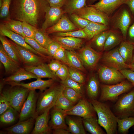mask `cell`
I'll return each instance as SVG.
<instances>
[{"label": "cell", "mask_w": 134, "mask_h": 134, "mask_svg": "<svg viewBox=\"0 0 134 134\" xmlns=\"http://www.w3.org/2000/svg\"><path fill=\"white\" fill-rule=\"evenodd\" d=\"M24 33L26 37L34 39L35 27L24 22H22Z\"/></svg>", "instance_id": "cell-48"}, {"label": "cell", "mask_w": 134, "mask_h": 134, "mask_svg": "<svg viewBox=\"0 0 134 134\" xmlns=\"http://www.w3.org/2000/svg\"><path fill=\"white\" fill-rule=\"evenodd\" d=\"M62 91L58 97L53 107L64 111L68 110L72 108L75 105L64 95Z\"/></svg>", "instance_id": "cell-38"}, {"label": "cell", "mask_w": 134, "mask_h": 134, "mask_svg": "<svg viewBox=\"0 0 134 134\" xmlns=\"http://www.w3.org/2000/svg\"><path fill=\"white\" fill-rule=\"evenodd\" d=\"M11 41L14 46L22 63L24 65L36 66L45 63L47 58L37 55L14 42Z\"/></svg>", "instance_id": "cell-13"}, {"label": "cell", "mask_w": 134, "mask_h": 134, "mask_svg": "<svg viewBox=\"0 0 134 134\" xmlns=\"http://www.w3.org/2000/svg\"><path fill=\"white\" fill-rule=\"evenodd\" d=\"M55 74L61 81H64L69 77L68 67L65 64H62Z\"/></svg>", "instance_id": "cell-51"}, {"label": "cell", "mask_w": 134, "mask_h": 134, "mask_svg": "<svg viewBox=\"0 0 134 134\" xmlns=\"http://www.w3.org/2000/svg\"><path fill=\"white\" fill-rule=\"evenodd\" d=\"M24 38L27 43L36 51L44 55L49 56L47 49L41 46L35 39L26 37Z\"/></svg>", "instance_id": "cell-46"}, {"label": "cell", "mask_w": 134, "mask_h": 134, "mask_svg": "<svg viewBox=\"0 0 134 134\" xmlns=\"http://www.w3.org/2000/svg\"><path fill=\"white\" fill-rule=\"evenodd\" d=\"M3 24L10 30L24 37H26L23 32L22 22L18 20L9 19L5 21Z\"/></svg>", "instance_id": "cell-40"}, {"label": "cell", "mask_w": 134, "mask_h": 134, "mask_svg": "<svg viewBox=\"0 0 134 134\" xmlns=\"http://www.w3.org/2000/svg\"><path fill=\"white\" fill-rule=\"evenodd\" d=\"M123 4L127 5L132 14H134V0H124Z\"/></svg>", "instance_id": "cell-57"}, {"label": "cell", "mask_w": 134, "mask_h": 134, "mask_svg": "<svg viewBox=\"0 0 134 134\" xmlns=\"http://www.w3.org/2000/svg\"><path fill=\"white\" fill-rule=\"evenodd\" d=\"M134 86L128 80L115 84H105L100 86L101 94L99 101L103 102L110 100L115 101L120 95L130 91Z\"/></svg>", "instance_id": "cell-4"}, {"label": "cell", "mask_w": 134, "mask_h": 134, "mask_svg": "<svg viewBox=\"0 0 134 134\" xmlns=\"http://www.w3.org/2000/svg\"><path fill=\"white\" fill-rule=\"evenodd\" d=\"M66 115L79 116L83 118L95 117V112L91 102L83 98L71 109L65 111Z\"/></svg>", "instance_id": "cell-10"}, {"label": "cell", "mask_w": 134, "mask_h": 134, "mask_svg": "<svg viewBox=\"0 0 134 134\" xmlns=\"http://www.w3.org/2000/svg\"><path fill=\"white\" fill-rule=\"evenodd\" d=\"M61 83L65 87L71 88L83 96L84 92L83 84L73 80L69 77H68L65 80L61 81Z\"/></svg>", "instance_id": "cell-42"}, {"label": "cell", "mask_w": 134, "mask_h": 134, "mask_svg": "<svg viewBox=\"0 0 134 134\" xmlns=\"http://www.w3.org/2000/svg\"><path fill=\"white\" fill-rule=\"evenodd\" d=\"M0 40L3 48L8 55L14 61L20 65L22 62L16 50L11 41H9L5 36L0 35Z\"/></svg>", "instance_id": "cell-28"}, {"label": "cell", "mask_w": 134, "mask_h": 134, "mask_svg": "<svg viewBox=\"0 0 134 134\" xmlns=\"http://www.w3.org/2000/svg\"><path fill=\"white\" fill-rule=\"evenodd\" d=\"M72 22L79 29H82L91 21L84 19L74 13L71 14Z\"/></svg>", "instance_id": "cell-47"}, {"label": "cell", "mask_w": 134, "mask_h": 134, "mask_svg": "<svg viewBox=\"0 0 134 134\" xmlns=\"http://www.w3.org/2000/svg\"><path fill=\"white\" fill-rule=\"evenodd\" d=\"M61 84L55 83L39 95L36 108L37 116L50 110L54 106L60 94L65 88Z\"/></svg>", "instance_id": "cell-3"}, {"label": "cell", "mask_w": 134, "mask_h": 134, "mask_svg": "<svg viewBox=\"0 0 134 134\" xmlns=\"http://www.w3.org/2000/svg\"><path fill=\"white\" fill-rule=\"evenodd\" d=\"M107 26L102 24L91 22L82 29L86 34L88 39L90 40L100 33L106 31Z\"/></svg>", "instance_id": "cell-30"}, {"label": "cell", "mask_w": 134, "mask_h": 134, "mask_svg": "<svg viewBox=\"0 0 134 134\" xmlns=\"http://www.w3.org/2000/svg\"><path fill=\"white\" fill-rule=\"evenodd\" d=\"M134 63V53L133 55V57L132 59V60L131 63V64H133Z\"/></svg>", "instance_id": "cell-61"}, {"label": "cell", "mask_w": 134, "mask_h": 134, "mask_svg": "<svg viewBox=\"0 0 134 134\" xmlns=\"http://www.w3.org/2000/svg\"><path fill=\"white\" fill-rule=\"evenodd\" d=\"M114 106L116 116L119 119L134 116V89L121 96Z\"/></svg>", "instance_id": "cell-6"}, {"label": "cell", "mask_w": 134, "mask_h": 134, "mask_svg": "<svg viewBox=\"0 0 134 134\" xmlns=\"http://www.w3.org/2000/svg\"><path fill=\"white\" fill-rule=\"evenodd\" d=\"M99 83L97 78L95 76L89 79L86 86V92L90 99H95L98 96Z\"/></svg>", "instance_id": "cell-32"}, {"label": "cell", "mask_w": 134, "mask_h": 134, "mask_svg": "<svg viewBox=\"0 0 134 134\" xmlns=\"http://www.w3.org/2000/svg\"><path fill=\"white\" fill-rule=\"evenodd\" d=\"M30 91L22 86H11L2 90L0 94L6 98L11 106L20 113Z\"/></svg>", "instance_id": "cell-5"}, {"label": "cell", "mask_w": 134, "mask_h": 134, "mask_svg": "<svg viewBox=\"0 0 134 134\" xmlns=\"http://www.w3.org/2000/svg\"><path fill=\"white\" fill-rule=\"evenodd\" d=\"M38 78L32 73L26 70L24 67H20L18 69L10 76L4 78V82H19L21 81L32 78Z\"/></svg>", "instance_id": "cell-26"}, {"label": "cell", "mask_w": 134, "mask_h": 134, "mask_svg": "<svg viewBox=\"0 0 134 134\" xmlns=\"http://www.w3.org/2000/svg\"><path fill=\"white\" fill-rule=\"evenodd\" d=\"M55 36L65 37L70 36L76 38L88 39V37L83 29L67 32H58L54 33Z\"/></svg>", "instance_id": "cell-44"}, {"label": "cell", "mask_w": 134, "mask_h": 134, "mask_svg": "<svg viewBox=\"0 0 134 134\" xmlns=\"http://www.w3.org/2000/svg\"><path fill=\"white\" fill-rule=\"evenodd\" d=\"M50 110L46 111L35 118L34 127L31 134H49L51 133L52 130L48 124Z\"/></svg>", "instance_id": "cell-17"}, {"label": "cell", "mask_w": 134, "mask_h": 134, "mask_svg": "<svg viewBox=\"0 0 134 134\" xmlns=\"http://www.w3.org/2000/svg\"><path fill=\"white\" fill-rule=\"evenodd\" d=\"M0 35L8 37L17 44L30 50L37 55L46 58L48 57L36 51L27 43L24 37L8 29L3 24L0 25Z\"/></svg>", "instance_id": "cell-14"}, {"label": "cell", "mask_w": 134, "mask_h": 134, "mask_svg": "<svg viewBox=\"0 0 134 134\" xmlns=\"http://www.w3.org/2000/svg\"><path fill=\"white\" fill-rule=\"evenodd\" d=\"M35 39L41 46L47 49L53 40L49 37L46 32L41 31L35 28Z\"/></svg>", "instance_id": "cell-39"}, {"label": "cell", "mask_w": 134, "mask_h": 134, "mask_svg": "<svg viewBox=\"0 0 134 134\" xmlns=\"http://www.w3.org/2000/svg\"><path fill=\"white\" fill-rule=\"evenodd\" d=\"M73 13L91 22L102 24L106 26L109 24V18L108 15L89 5L86 6Z\"/></svg>", "instance_id": "cell-7"}, {"label": "cell", "mask_w": 134, "mask_h": 134, "mask_svg": "<svg viewBox=\"0 0 134 134\" xmlns=\"http://www.w3.org/2000/svg\"><path fill=\"white\" fill-rule=\"evenodd\" d=\"M65 52L70 67L84 71L85 70L84 66L78 53L73 50L65 49Z\"/></svg>", "instance_id": "cell-33"}, {"label": "cell", "mask_w": 134, "mask_h": 134, "mask_svg": "<svg viewBox=\"0 0 134 134\" xmlns=\"http://www.w3.org/2000/svg\"><path fill=\"white\" fill-rule=\"evenodd\" d=\"M97 113L98 123L105 130L107 134L117 133V117L111 110L109 106L103 102L95 99H90Z\"/></svg>", "instance_id": "cell-2"}, {"label": "cell", "mask_w": 134, "mask_h": 134, "mask_svg": "<svg viewBox=\"0 0 134 134\" xmlns=\"http://www.w3.org/2000/svg\"><path fill=\"white\" fill-rule=\"evenodd\" d=\"M133 134H134V133Z\"/></svg>", "instance_id": "cell-63"}, {"label": "cell", "mask_w": 134, "mask_h": 134, "mask_svg": "<svg viewBox=\"0 0 134 134\" xmlns=\"http://www.w3.org/2000/svg\"><path fill=\"white\" fill-rule=\"evenodd\" d=\"M119 48L104 53L102 56L101 60L104 65L114 68L119 70L130 68V65L126 64L120 55Z\"/></svg>", "instance_id": "cell-11"}, {"label": "cell", "mask_w": 134, "mask_h": 134, "mask_svg": "<svg viewBox=\"0 0 134 134\" xmlns=\"http://www.w3.org/2000/svg\"><path fill=\"white\" fill-rule=\"evenodd\" d=\"M53 58L70 67L67 58L65 49L62 47L57 51Z\"/></svg>", "instance_id": "cell-49"}, {"label": "cell", "mask_w": 134, "mask_h": 134, "mask_svg": "<svg viewBox=\"0 0 134 134\" xmlns=\"http://www.w3.org/2000/svg\"><path fill=\"white\" fill-rule=\"evenodd\" d=\"M50 6L61 8L65 5L67 0H46Z\"/></svg>", "instance_id": "cell-56"}, {"label": "cell", "mask_w": 134, "mask_h": 134, "mask_svg": "<svg viewBox=\"0 0 134 134\" xmlns=\"http://www.w3.org/2000/svg\"><path fill=\"white\" fill-rule=\"evenodd\" d=\"M61 47L57 42L53 40L47 48L49 56L53 57L57 51Z\"/></svg>", "instance_id": "cell-52"}, {"label": "cell", "mask_w": 134, "mask_h": 134, "mask_svg": "<svg viewBox=\"0 0 134 134\" xmlns=\"http://www.w3.org/2000/svg\"><path fill=\"white\" fill-rule=\"evenodd\" d=\"M24 67L26 70L34 74L38 78H48L56 80L58 77L56 74L50 70L45 63L36 66L24 65Z\"/></svg>", "instance_id": "cell-21"}, {"label": "cell", "mask_w": 134, "mask_h": 134, "mask_svg": "<svg viewBox=\"0 0 134 134\" xmlns=\"http://www.w3.org/2000/svg\"><path fill=\"white\" fill-rule=\"evenodd\" d=\"M131 21L130 14L126 9L123 10L116 19V26L121 30L125 39L126 38L127 31Z\"/></svg>", "instance_id": "cell-27"}, {"label": "cell", "mask_w": 134, "mask_h": 134, "mask_svg": "<svg viewBox=\"0 0 134 134\" xmlns=\"http://www.w3.org/2000/svg\"><path fill=\"white\" fill-rule=\"evenodd\" d=\"M62 92L64 95L75 105L83 97L82 95L73 89L67 87H65Z\"/></svg>", "instance_id": "cell-43"}, {"label": "cell", "mask_w": 134, "mask_h": 134, "mask_svg": "<svg viewBox=\"0 0 134 134\" xmlns=\"http://www.w3.org/2000/svg\"><path fill=\"white\" fill-rule=\"evenodd\" d=\"M65 13L61 8L49 7L45 13V20L42 26L43 31L55 24Z\"/></svg>", "instance_id": "cell-16"}, {"label": "cell", "mask_w": 134, "mask_h": 134, "mask_svg": "<svg viewBox=\"0 0 134 134\" xmlns=\"http://www.w3.org/2000/svg\"><path fill=\"white\" fill-rule=\"evenodd\" d=\"M55 80L52 79L44 80L40 78H38L36 80L28 83H20L14 82H8L5 83L11 86H22L30 90H35L38 89L41 92H42L55 83Z\"/></svg>", "instance_id": "cell-15"}, {"label": "cell", "mask_w": 134, "mask_h": 134, "mask_svg": "<svg viewBox=\"0 0 134 134\" xmlns=\"http://www.w3.org/2000/svg\"><path fill=\"white\" fill-rule=\"evenodd\" d=\"M118 49L119 53L125 63L128 64H131L133 57L134 44L129 42L123 41Z\"/></svg>", "instance_id": "cell-29"}, {"label": "cell", "mask_w": 134, "mask_h": 134, "mask_svg": "<svg viewBox=\"0 0 134 134\" xmlns=\"http://www.w3.org/2000/svg\"><path fill=\"white\" fill-rule=\"evenodd\" d=\"M117 123L119 132L121 134H127L129 129L134 125V116L118 118Z\"/></svg>", "instance_id": "cell-35"}, {"label": "cell", "mask_w": 134, "mask_h": 134, "mask_svg": "<svg viewBox=\"0 0 134 134\" xmlns=\"http://www.w3.org/2000/svg\"><path fill=\"white\" fill-rule=\"evenodd\" d=\"M0 60L3 65L5 72L12 74L20 68V65L12 60L7 54L2 44L0 46Z\"/></svg>", "instance_id": "cell-25"}, {"label": "cell", "mask_w": 134, "mask_h": 134, "mask_svg": "<svg viewBox=\"0 0 134 134\" xmlns=\"http://www.w3.org/2000/svg\"><path fill=\"white\" fill-rule=\"evenodd\" d=\"M62 64L60 61L56 59H52L47 64L50 70L55 73L60 68Z\"/></svg>", "instance_id": "cell-55"}, {"label": "cell", "mask_w": 134, "mask_h": 134, "mask_svg": "<svg viewBox=\"0 0 134 134\" xmlns=\"http://www.w3.org/2000/svg\"><path fill=\"white\" fill-rule=\"evenodd\" d=\"M68 67L69 77L73 80L80 84H83L85 81L84 75L78 69L71 67Z\"/></svg>", "instance_id": "cell-45"}, {"label": "cell", "mask_w": 134, "mask_h": 134, "mask_svg": "<svg viewBox=\"0 0 134 134\" xmlns=\"http://www.w3.org/2000/svg\"><path fill=\"white\" fill-rule=\"evenodd\" d=\"M130 69L134 71V63L130 65Z\"/></svg>", "instance_id": "cell-60"}, {"label": "cell", "mask_w": 134, "mask_h": 134, "mask_svg": "<svg viewBox=\"0 0 134 134\" xmlns=\"http://www.w3.org/2000/svg\"><path fill=\"white\" fill-rule=\"evenodd\" d=\"M124 0H100L93 5L89 6L95 7L107 15L112 13L123 4Z\"/></svg>", "instance_id": "cell-23"}, {"label": "cell", "mask_w": 134, "mask_h": 134, "mask_svg": "<svg viewBox=\"0 0 134 134\" xmlns=\"http://www.w3.org/2000/svg\"><path fill=\"white\" fill-rule=\"evenodd\" d=\"M83 122L85 129L90 133L92 134H105L100 127L98 120L95 117L83 118Z\"/></svg>", "instance_id": "cell-31"}, {"label": "cell", "mask_w": 134, "mask_h": 134, "mask_svg": "<svg viewBox=\"0 0 134 134\" xmlns=\"http://www.w3.org/2000/svg\"><path fill=\"white\" fill-rule=\"evenodd\" d=\"M54 40L58 43L66 50H73L80 49L82 46L83 40L81 38L70 36H55Z\"/></svg>", "instance_id": "cell-24"}, {"label": "cell", "mask_w": 134, "mask_h": 134, "mask_svg": "<svg viewBox=\"0 0 134 134\" xmlns=\"http://www.w3.org/2000/svg\"><path fill=\"white\" fill-rule=\"evenodd\" d=\"M110 31H105L95 35L92 39V42L98 50L101 51L103 48L107 36Z\"/></svg>", "instance_id": "cell-41"}, {"label": "cell", "mask_w": 134, "mask_h": 134, "mask_svg": "<svg viewBox=\"0 0 134 134\" xmlns=\"http://www.w3.org/2000/svg\"><path fill=\"white\" fill-rule=\"evenodd\" d=\"M119 71L126 79L130 82L134 86V71L128 68L123 69Z\"/></svg>", "instance_id": "cell-54"}, {"label": "cell", "mask_w": 134, "mask_h": 134, "mask_svg": "<svg viewBox=\"0 0 134 134\" xmlns=\"http://www.w3.org/2000/svg\"><path fill=\"white\" fill-rule=\"evenodd\" d=\"M11 1L12 0H2V5L0 8V17L1 18H5L8 15Z\"/></svg>", "instance_id": "cell-50"}, {"label": "cell", "mask_w": 134, "mask_h": 134, "mask_svg": "<svg viewBox=\"0 0 134 134\" xmlns=\"http://www.w3.org/2000/svg\"><path fill=\"white\" fill-rule=\"evenodd\" d=\"M98 0H90V1L92 2H94Z\"/></svg>", "instance_id": "cell-62"}, {"label": "cell", "mask_w": 134, "mask_h": 134, "mask_svg": "<svg viewBox=\"0 0 134 134\" xmlns=\"http://www.w3.org/2000/svg\"><path fill=\"white\" fill-rule=\"evenodd\" d=\"M78 54L84 66L90 69L97 66L102 56L101 52L95 51L89 46L82 47Z\"/></svg>", "instance_id": "cell-12"}, {"label": "cell", "mask_w": 134, "mask_h": 134, "mask_svg": "<svg viewBox=\"0 0 134 134\" xmlns=\"http://www.w3.org/2000/svg\"><path fill=\"white\" fill-rule=\"evenodd\" d=\"M17 112L11 106L8 109L0 115V124L4 125L11 124L16 120Z\"/></svg>", "instance_id": "cell-37"}, {"label": "cell", "mask_w": 134, "mask_h": 134, "mask_svg": "<svg viewBox=\"0 0 134 134\" xmlns=\"http://www.w3.org/2000/svg\"><path fill=\"white\" fill-rule=\"evenodd\" d=\"M10 103L6 98L1 94L0 96V114L3 113L10 107Z\"/></svg>", "instance_id": "cell-53"}, {"label": "cell", "mask_w": 134, "mask_h": 134, "mask_svg": "<svg viewBox=\"0 0 134 134\" xmlns=\"http://www.w3.org/2000/svg\"><path fill=\"white\" fill-rule=\"evenodd\" d=\"M98 73L100 80L103 84H114L120 83L126 79L119 70L104 65L100 66Z\"/></svg>", "instance_id": "cell-9"}, {"label": "cell", "mask_w": 134, "mask_h": 134, "mask_svg": "<svg viewBox=\"0 0 134 134\" xmlns=\"http://www.w3.org/2000/svg\"><path fill=\"white\" fill-rule=\"evenodd\" d=\"M35 119L31 118L26 120L19 121L14 125L5 128L4 133L8 134H29L35 123Z\"/></svg>", "instance_id": "cell-18"}, {"label": "cell", "mask_w": 134, "mask_h": 134, "mask_svg": "<svg viewBox=\"0 0 134 134\" xmlns=\"http://www.w3.org/2000/svg\"><path fill=\"white\" fill-rule=\"evenodd\" d=\"M65 111L53 107L51 114L49 126L52 130L63 128L68 130L66 124Z\"/></svg>", "instance_id": "cell-20"}, {"label": "cell", "mask_w": 134, "mask_h": 134, "mask_svg": "<svg viewBox=\"0 0 134 134\" xmlns=\"http://www.w3.org/2000/svg\"><path fill=\"white\" fill-rule=\"evenodd\" d=\"M16 19L35 27L41 16L50 7L46 0H12Z\"/></svg>", "instance_id": "cell-1"}, {"label": "cell", "mask_w": 134, "mask_h": 134, "mask_svg": "<svg viewBox=\"0 0 134 134\" xmlns=\"http://www.w3.org/2000/svg\"><path fill=\"white\" fill-rule=\"evenodd\" d=\"M86 0H67L65 5V13L71 14L86 6Z\"/></svg>", "instance_id": "cell-36"}, {"label": "cell", "mask_w": 134, "mask_h": 134, "mask_svg": "<svg viewBox=\"0 0 134 134\" xmlns=\"http://www.w3.org/2000/svg\"><path fill=\"white\" fill-rule=\"evenodd\" d=\"M38 94L35 90H30L24 103L19 115V121L27 120L37 116L36 112L37 101Z\"/></svg>", "instance_id": "cell-8"}, {"label": "cell", "mask_w": 134, "mask_h": 134, "mask_svg": "<svg viewBox=\"0 0 134 134\" xmlns=\"http://www.w3.org/2000/svg\"><path fill=\"white\" fill-rule=\"evenodd\" d=\"M120 36L116 33L110 31L106 38L103 50L108 51L119 44L121 41Z\"/></svg>", "instance_id": "cell-34"}, {"label": "cell", "mask_w": 134, "mask_h": 134, "mask_svg": "<svg viewBox=\"0 0 134 134\" xmlns=\"http://www.w3.org/2000/svg\"><path fill=\"white\" fill-rule=\"evenodd\" d=\"M52 133L54 134H69L70 132L68 130L60 128L53 130Z\"/></svg>", "instance_id": "cell-58"}, {"label": "cell", "mask_w": 134, "mask_h": 134, "mask_svg": "<svg viewBox=\"0 0 134 134\" xmlns=\"http://www.w3.org/2000/svg\"><path fill=\"white\" fill-rule=\"evenodd\" d=\"M65 120L68 130L73 134H85L83 118L80 117L72 115H67Z\"/></svg>", "instance_id": "cell-22"}, {"label": "cell", "mask_w": 134, "mask_h": 134, "mask_svg": "<svg viewBox=\"0 0 134 134\" xmlns=\"http://www.w3.org/2000/svg\"><path fill=\"white\" fill-rule=\"evenodd\" d=\"M79 30L68 18L64 14L58 21L54 25L47 29V34L58 32H67Z\"/></svg>", "instance_id": "cell-19"}, {"label": "cell", "mask_w": 134, "mask_h": 134, "mask_svg": "<svg viewBox=\"0 0 134 134\" xmlns=\"http://www.w3.org/2000/svg\"><path fill=\"white\" fill-rule=\"evenodd\" d=\"M129 34L130 38L131 39H134V22L129 28Z\"/></svg>", "instance_id": "cell-59"}]
</instances>
